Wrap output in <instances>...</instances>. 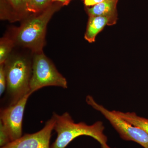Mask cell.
Segmentation results:
<instances>
[{
  "label": "cell",
  "instance_id": "15",
  "mask_svg": "<svg viewBox=\"0 0 148 148\" xmlns=\"http://www.w3.org/2000/svg\"><path fill=\"white\" fill-rule=\"evenodd\" d=\"M7 81L4 64L0 65V95L1 96L6 89Z\"/></svg>",
  "mask_w": 148,
  "mask_h": 148
},
{
  "label": "cell",
  "instance_id": "2",
  "mask_svg": "<svg viewBox=\"0 0 148 148\" xmlns=\"http://www.w3.org/2000/svg\"><path fill=\"white\" fill-rule=\"evenodd\" d=\"M61 5H63L60 3H52L42 12L27 19L17 29L14 42L28 48L34 53L42 52L48 23Z\"/></svg>",
  "mask_w": 148,
  "mask_h": 148
},
{
  "label": "cell",
  "instance_id": "1",
  "mask_svg": "<svg viewBox=\"0 0 148 148\" xmlns=\"http://www.w3.org/2000/svg\"><path fill=\"white\" fill-rule=\"evenodd\" d=\"M55 119L54 130L57 137L51 148H66L77 137L87 136L98 141L101 148H112L108 144V138L104 133L105 127L102 121L96 122L91 125L85 123H76L68 112L59 115L53 112Z\"/></svg>",
  "mask_w": 148,
  "mask_h": 148
},
{
  "label": "cell",
  "instance_id": "3",
  "mask_svg": "<svg viewBox=\"0 0 148 148\" xmlns=\"http://www.w3.org/2000/svg\"><path fill=\"white\" fill-rule=\"evenodd\" d=\"M7 81V105L16 104L25 95L30 93L32 64L21 56L9 58L4 64Z\"/></svg>",
  "mask_w": 148,
  "mask_h": 148
},
{
  "label": "cell",
  "instance_id": "6",
  "mask_svg": "<svg viewBox=\"0 0 148 148\" xmlns=\"http://www.w3.org/2000/svg\"><path fill=\"white\" fill-rule=\"evenodd\" d=\"M32 94L25 95L16 104L3 107L0 110V123L8 132L11 142L22 136V123L25 107Z\"/></svg>",
  "mask_w": 148,
  "mask_h": 148
},
{
  "label": "cell",
  "instance_id": "10",
  "mask_svg": "<svg viewBox=\"0 0 148 148\" xmlns=\"http://www.w3.org/2000/svg\"><path fill=\"white\" fill-rule=\"evenodd\" d=\"M6 6L4 17L10 20H17L27 13L26 4L22 0H2ZM3 3H2L3 4ZM3 8V7H2Z\"/></svg>",
  "mask_w": 148,
  "mask_h": 148
},
{
  "label": "cell",
  "instance_id": "8",
  "mask_svg": "<svg viewBox=\"0 0 148 148\" xmlns=\"http://www.w3.org/2000/svg\"><path fill=\"white\" fill-rule=\"evenodd\" d=\"M117 18L107 16H89L84 35L85 39L88 42L95 41L97 35L107 25L112 26L116 23Z\"/></svg>",
  "mask_w": 148,
  "mask_h": 148
},
{
  "label": "cell",
  "instance_id": "14",
  "mask_svg": "<svg viewBox=\"0 0 148 148\" xmlns=\"http://www.w3.org/2000/svg\"><path fill=\"white\" fill-rule=\"evenodd\" d=\"M11 142L8 132L3 125L0 123V146L1 147L5 146Z\"/></svg>",
  "mask_w": 148,
  "mask_h": 148
},
{
  "label": "cell",
  "instance_id": "11",
  "mask_svg": "<svg viewBox=\"0 0 148 148\" xmlns=\"http://www.w3.org/2000/svg\"><path fill=\"white\" fill-rule=\"evenodd\" d=\"M113 111L118 116L132 125L140 127L148 134V119L138 116L134 112H123L119 111Z\"/></svg>",
  "mask_w": 148,
  "mask_h": 148
},
{
  "label": "cell",
  "instance_id": "9",
  "mask_svg": "<svg viewBox=\"0 0 148 148\" xmlns=\"http://www.w3.org/2000/svg\"><path fill=\"white\" fill-rule=\"evenodd\" d=\"M118 0H105L87 8L89 16H107L117 18L116 5Z\"/></svg>",
  "mask_w": 148,
  "mask_h": 148
},
{
  "label": "cell",
  "instance_id": "19",
  "mask_svg": "<svg viewBox=\"0 0 148 148\" xmlns=\"http://www.w3.org/2000/svg\"></svg>",
  "mask_w": 148,
  "mask_h": 148
},
{
  "label": "cell",
  "instance_id": "18",
  "mask_svg": "<svg viewBox=\"0 0 148 148\" xmlns=\"http://www.w3.org/2000/svg\"><path fill=\"white\" fill-rule=\"evenodd\" d=\"M27 0H22V1H23L24 2V3H25V4H26V3H27Z\"/></svg>",
  "mask_w": 148,
  "mask_h": 148
},
{
  "label": "cell",
  "instance_id": "7",
  "mask_svg": "<svg viewBox=\"0 0 148 148\" xmlns=\"http://www.w3.org/2000/svg\"><path fill=\"white\" fill-rule=\"evenodd\" d=\"M55 122V118L52 115L39 131L25 134L1 148H51L50 139Z\"/></svg>",
  "mask_w": 148,
  "mask_h": 148
},
{
  "label": "cell",
  "instance_id": "4",
  "mask_svg": "<svg viewBox=\"0 0 148 148\" xmlns=\"http://www.w3.org/2000/svg\"><path fill=\"white\" fill-rule=\"evenodd\" d=\"M49 86L66 89L68 82L43 51L34 53L32 64L30 93L32 94L40 88Z\"/></svg>",
  "mask_w": 148,
  "mask_h": 148
},
{
  "label": "cell",
  "instance_id": "16",
  "mask_svg": "<svg viewBox=\"0 0 148 148\" xmlns=\"http://www.w3.org/2000/svg\"><path fill=\"white\" fill-rule=\"evenodd\" d=\"M104 1L105 0H84V4L86 6H93Z\"/></svg>",
  "mask_w": 148,
  "mask_h": 148
},
{
  "label": "cell",
  "instance_id": "13",
  "mask_svg": "<svg viewBox=\"0 0 148 148\" xmlns=\"http://www.w3.org/2000/svg\"><path fill=\"white\" fill-rule=\"evenodd\" d=\"M14 44V40L11 39L7 38L1 39L0 42V65L4 64L7 61Z\"/></svg>",
  "mask_w": 148,
  "mask_h": 148
},
{
  "label": "cell",
  "instance_id": "17",
  "mask_svg": "<svg viewBox=\"0 0 148 148\" xmlns=\"http://www.w3.org/2000/svg\"><path fill=\"white\" fill-rule=\"evenodd\" d=\"M71 1L72 0H52V3L54 2H58L61 3L63 5H66L69 4Z\"/></svg>",
  "mask_w": 148,
  "mask_h": 148
},
{
  "label": "cell",
  "instance_id": "5",
  "mask_svg": "<svg viewBox=\"0 0 148 148\" xmlns=\"http://www.w3.org/2000/svg\"><path fill=\"white\" fill-rule=\"evenodd\" d=\"M86 101L89 106L100 112L109 121L123 140L133 141L144 148H148V134L145 131L119 117L113 111L109 110L99 105L91 95H87Z\"/></svg>",
  "mask_w": 148,
  "mask_h": 148
},
{
  "label": "cell",
  "instance_id": "12",
  "mask_svg": "<svg viewBox=\"0 0 148 148\" xmlns=\"http://www.w3.org/2000/svg\"><path fill=\"white\" fill-rule=\"evenodd\" d=\"M52 0H27L26 5L27 13H39L52 4Z\"/></svg>",
  "mask_w": 148,
  "mask_h": 148
}]
</instances>
